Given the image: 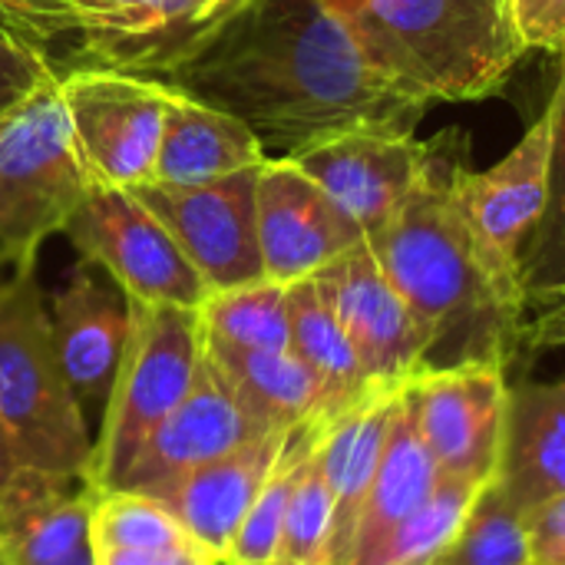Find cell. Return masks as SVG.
<instances>
[{
    "label": "cell",
    "instance_id": "cell-18",
    "mask_svg": "<svg viewBox=\"0 0 565 565\" xmlns=\"http://www.w3.org/2000/svg\"><path fill=\"white\" fill-rule=\"evenodd\" d=\"M295 430L258 434L225 457L179 477L175 483L159 490L156 500H162L182 520L192 540L222 565L232 536L238 533L248 507L255 503Z\"/></svg>",
    "mask_w": 565,
    "mask_h": 565
},
{
    "label": "cell",
    "instance_id": "cell-43",
    "mask_svg": "<svg viewBox=\"0 0 565 565\" xmlns=\"http://www.w3.org/2000/svg\"><path fill=\"white\" fill-rule=\"evenodd\" d=\"M66 3H70V0H66Z\"/></svg>",
    "mask_w": 565,
    "mask_h": 565
},
{
    "label": "cell",
    "instance_id": "cell-3",
    "mask_svg": "<svg viewBox=\"0 0 565 565\" xmlns=\"http://www.w3.org/2000/svg\"><path fill=\"white\" fill-rule=\"evenodd\" d=\"M374 66L424 106L503 89L523 56L507 0H328Z\"/></svg>",
    "mask_w": 565,
    "mask_h": 565
},
{
    "label": "cell",
    "instance_id": "cell-12",
    "mask_svg": "<svg viewBox=\"0 0 565 565\" xmlns=\"http://www.w3.org/2000/svg\"><path fill=\"white\" fill-rule=\"evenodd\" d=\"M440 146L411 129H348L288 156L308 172L367 235L384 228L430 172Z\"/></svg>",
    "mask_w": 565,
    "mask_h": 565
},
{
    "label": "cell",
    "instance_id": "cell-6",
    "mask_svg": "<svg viewBox=\"0 0 565 565\" xmlns=\"http://www.w3.org/2000/svg\"><path fill=\"white\" fill-rule=\"evenodd\" d=\"M202 361L199 308L129 298V334L99 414L86 483L113 490L152 430L182 404Z\"/></svg>",
    "mask_w": 565,
    "mask_h": 565
},
{
    "label": "cell",
    "instance_id": "cell-38",
    "mask_svg": "<svg viewBox=\"0 0 565 565\" xmlns=\"http://www.w3.org/2000/svg\"><path fill=\"white\" fill-rule=\"evenodd\" d=\"M96 565H218L195 550H93Z\"/></svg>",
    "mask_w": 565,
    "mask_h": 565
},
{
    "label": "cell",
    "instance_id": "cell-37",
    "mask_svg": "<svg viewBox=\"0 0 565 565\" xmlns=\"http://www.w3.org/2000/svg\"><path fill=\"white\" fill-rule=\"evenodd\" d=\"M565 338V285L530 301L523 311V344L546 348L563 344Z\"/></svg>",
    "mask_w": 565,
    "mask_h": 565
},
{
    "label": "cell",
    "instance_id": "cell-1",
    "mask_svg": "<svg viewBox=\"0 0 565 565\" xmlns=\"http://www.w3.org/2000/svg\"><path fill=\"white\" fill-rule=\"evenodd\" d=\"M166 83L242 119L268 159L328 136L411 129L427 106L397 89L328 0H252Z\"/></svg>",
    "mask_w": 565,
    "mask_h": 565
},
{
    "label": "cell",
    "instance_id": "cell-13",
    "mask_svg": "<svg viewBox=\"0 0 565 565\" xmlns=\"http://www.w3.org/2000/svg\"><path fill=\"white\" fill-rule=\"evenodd\" d=\"M374 387L397 391L427 364V331L377 265L367 242L315 275Z\"/></svg>",
    "mask_w": 565,
    "mask_h": 565
},
{
    "label": "cell",
    "instance_id": "cell-29",
    "mask_svg": "<svg viewBox=\"0 0 565 565\" xmlns=\"http://www.w3.org/2000/svg\"><path fill=\"white\" fill-rule=\"evenodd\" d=\"M93 550H195L205 553L182 520L156 497L136 490H99L89 516Z\"/></svg>",
    "mask_w": 565,
    "mask_h": 565
},
{
    "label": "cell",
    "instance_id": "cell-40",
    "mask_svg": "<svg viewBox=\"0 0 565 565\" xmlns=\"http://www.w3.org/2000/svg\"><path fill=\"white\" fill-rule=\"evenodd\" d=\"M13 467H17V460H13L10 444H7V437H3V430H0V487L7 483V477H10Z\"/></svg>",
    "mask_w": 565,
    "mask_h": 565
},
{
    "label": "cell",
    "instance_id": "cell-39",
    "mask_svg": "<svg viewBox=\"0 0 565 565\" xmlns=\"http://www.w3.org/2000/svg\"><path fill=\"white\" fill-rule=\"evenodd\" d=\"M46 565H96V556H93V546L86 543V546L73 550L70 556H63V559H56V563H46Z\"/></svg>",
    "mask_w": 565,
    "mask_h": 565
},
{
    "label": "cell",
    "instance_id": "cell-14",
    "mask_svg": "<svg viewBox=\"0 0 565 565\" xmlns=\"http://www.w3.org/2000/svg\"><path fill=\"white\" fill-rule=\"evenodd\" d=\"M255 228L265 278L295 285L364 242L361 225L291 159H265L255 182Z\"/></svg>",
    "mask_w": 565,
    "mask_h": 565
},
{
    "label": "cell",
    "instance_id": "cell-16",
    "mask_svg": "<svg viewBox=\"0 0 565 565\" xmlns=\"http://www.w3.org/2000/svg\"><path fill=\"white\" fill-rule=\"evenodd\" d=\"M268 434L262 430L248 411L238 404L212 358L202 344V361L195 371V381L182 404L152 430L146 447L136 454L132 467L113 490H136L156 497L179 477L225 457L228 450L248 444L252 437ZM275 434V430H271Z\"/></svg>",
    "mask_w": 565,
    "mask_h": 565
},
{
    "label": "cell",
    "instance_id": "cell-21",
    "mask_svg": "<svg viewBox=\"0 0 565 565\" xmlns=\"http://www.w3.org/2000/svg\"><path fill=\"white\" fill-rule=\"evenodd\" d=\"M401 391H377L341 414L318 444V460L331 490V536L324 565H348L358 523L391 434Z\"/></svg>",
    "mask_w": 565,
    "mask_h": 565
},
{
    "label": "cell",
    "instance_id": "cell-9",
    "mask_svg": "<svg viewBox=\"0 0 565 565\" xmlns=\"http://www.w3.org/2000/svg\"><path fill=\"white\" fill-rule=\"evenodd\" d=\"M252 0H70L89 66L169 79Z\"/></svg>",
    "mask_w": 565,
    "mask_h": 565
},
{
    "label": "cell",
    "instance_id": "cell-26",
    "mask_svg": "<svg viewBox=\"0 0 565 565\" xmlns=\"http://www.w3.org/2000/svg\"><path fill=\"white\" fill-rule=\"evenodd\" d=\"M199 321L209 338L235 348L291 351L288 285L271 278L228 291H209V298L199 305Z\"/></svg>",
    "mask_w": 565,
    "mask_h": 565
},
{
    "label": "cell",
    "instance_id": "cell-25",
    "mask_svg": "<svg viewBox=\"0 0 565 565\" xmlns=\"http://www.w3.org/2000/svg\"><path fill=\"white\" fill-rule=\"evenodd\" d=\"M288 321H291V351L324 384L338 414H348L371 394L384 391V387H374L371 377L364 374L341 321L328 308L315 278L288 285Z\"/></svg>",
    "mask_w": 565,
    "mask_h": 565
},
{
    "label": "cell",
    "instance_id": "cell-44",
    "mask_svg": "<svg viewBox=\"0 0 565 565\" xmlns=\"http://www.w3.org/2000/svg\"><path fill=\"white\" fill-rule=\"evenodd\" d=\"M0 565H3V563H0Z\"/></svg>",
    "mask_w": 565,
    "mask_h": 565
},
{
    "label": "cell",
    "instance_id": "cell-27",
    "mask_svg": "<svg viewBox=\"0 0 565 565\" xmlns=\"http://www.w3.org/2000/svg\"><path fill=\"white\" fill-rule=\"evenodd\" d=\"M550 116H553V146H550L546 209L520 252V285L526 305L565 285V53L559 83L550 99Z\"/></svg>",
    "mask_w": 565,
    "mask_h": 565
},
{
    "label": "cell",
    "instance_id": "cell-10",
    "mask_svg": "<svg viewBox=\"0 0 565 565\" xmlns=\"http://www.w3.org/2000/svg\"><path fill=\"white\" fill-rule=\"evenodd\" d=\"M404 397L440 477L473 487L497 480L510 401L503 367L460 364L420 371L404 384Z\"/></svg>",
    "mask_w": 565,
    "mask_h": 565
},
{
    "label": "cell",
    "instance_id": "cell-7",
    "mask_svg": "<svg viewBox=\"0 0 565 565\" xmlns=\"http://www.w3.org/2000/svg\"><path fill=\"white\" fill-rule=\"evenodd\" d=\"M60 96L76 152L99 185L142 189L152 182L172 86L106 66L60 73Z\"/></svg>",
    "mask_w": 565,
    "mask_h": 565
},
{
    "label": "cell",
    "instance_id": "cell-33",
    "mask_svg": "<svg viewBox=\"0 0 565 565\" xmlns=\"http://www.w3.org/2000/svg\"><path fill=\"white\" fill-rule=\"evenodd\" d=\"M0 33L50 50L60 36L76 33V20L66 0H0Z\"/></svg>",
    "mask_w": 565,
    "mask_h": 565
},
{
    "label": "cell",
    "instance_id": "cell-19",
    "mask_svg": "<svg viewBox=\"0 0 565 565\" xmlns=\"http://www.w3.org/2000/svg\"><path fill=\"white\" fill-rule=\"evenodd\" d=\"M96 487L33 467H13L0 487V563L46 565L89 543Z\"/></svg>",
    "mask_w": 565,
    "mask_h": 565
},
{
    "label": "cell",
    "instance_id": "cell-23",
    "mask_svg": "<svg viewBox=\"0 0 565 565\" xmlns=\"http://www.w3.org/2000/svg\"><path fill=\"white\" fill-rule=\"evenodd\" d=\"M265 159L262 142L242 119L172 86L152 182L205 185L232 172L255 169Z\"/></svg>",
    "mask_w": 565,
    "mask_h": 565
},
{
    "label": "cell",
    "instance_id": "cell-32",
    "mask_svg": "<svg viewBox=\"0 0 565 565\" xmlns=\"http://www.w3.org/2000/svg\"><path fill=\"white\" fill-rule=\"evenodd\" d=\"M328 536H331V490L315 447L295 480L275 565H324Z\"/></svg>",
    "mask_w": 565,
    "mask_h": 565
},
{
    "label": "cell",
    "instance_id": "cell-4",
    "mask_svg": "<svg viewBox=\"0 0 565 565\" xmlns=\"http://www.w3.org/2000/svg\"><path fill=\"white\" fill-rule=\"evenodd\" d=\"M0 430L17 467L86 480L93 437L60 367L33 268L0 288Z\"/></svg>",
    "mask_w": 565,
    "mask_h": 565
},
{
    "label": "cell",
    "instance_id": "cell-17",
    "mask_svg": "<svg viewBox=\"0 0 565 565\" xmlns=\"http://www.w3.org/2000/svg\"><path fill=\"white\" fill-rule=\"evenodd\" d=\"M553 116L550 106L526 129V136L487 172H467L457 166L454 192L457 205L477 235V242L503 268L520 275V252L546 209L550 182Z\"/></svg>",
    "mask_w": 565,
    "mask_h": 565
},
{
    "label": "cell",
    "instance_id": "cell-42",
    "mask_svg": "<svg viewBox=\"0 0 565 565\" xmlns=\"http://www.w3.org/2000/svg\"><path fill=\"white\" fill-rule=\"evenodd\" d=\"M563 344H565V338H563Z\"/></svg>",
    "mask_w": 565,
    "mask_h": 565
},
{
    "label": "cell",
    "instance_id": "cell-22",
    "mask_svg": "<svg viewBox=\"0 0 565 565\" xmlns=\"http://www.w3.org/2000/svg\"><path fill=\"white\" fill-rule=\"evenodd\" d=\"M205 354L262 430H295L305 424H334L341 414L324 384L295 351H252L215 341L202 331Z\"/></svg>",
    "mask_w": 565,
    "mask_h": 565
},
{
    "label": "cell",
    "instance_id": "cell-30",
    "mask_svg": "<svg viewBox=\"0 0 565 565\" xmlns=\"http://www.w3.org/2000/svg\"><path fill=\"white\" fill-rule=\"evenodd\" d=\"M487 487L440 477L437 490L387 536L371 565H430L457 536L470 507Z\"/></svg>",
    "mask_w": 565,
    "mask_h": 565
},
{
    "label": "cell",
    "instance_id": "cell-8",
    "mask_svg": "<svg viewBox=\"0 0 565 565\" xmlns=\"http://www.w3.org/2000/svg\"><path fill=\"white\" fill-rule=\"evenodd\" d=\"M63 235L79 258L99 265L132 301L199 308L209 298L205 281L169 228L132 189L93 182Z\"/></svg>",
    "mask_w": 565,
    "mask_h": 565
},
{
    "label": "cell",
    "instance_id": "cell-20",
    "mask_svg": "<svg viewBox=\"0 0 565 565\" xmlns=\"http://www.w3.org/2000/svg\"><path fill=\"white\" fill-rule=\"evenodd\" d=\"M497 490L530 513L565 493V377L553 384H516L507 401V430Z\"/></svg>",
    "mask_w": 565,
    "mask_h": 565
},
{
    "label": "cell",
    "instance_id": "cell-31",
    "mask_svg": "<svg viewBox=\"0 0 565 565\" xmlns=\"http://www.w3.org/2000/svg\"><path fill=\"white\" fill-rule=\"evenodd\" d=\"M430 565H530L526 513L490 483L470 507L457 536Z\"/></svg>",
    "mask_w": 565,
    "mask_h": 565
},
{
    "label": "cell",
    "instance_id": "cell-36",
    "mask_svg": "<svg viewBox=\"0 0 565 565\" xmlns=\"http://www.w3.org/2000/svg\"><path fill=\"white\" fill-rule=\"evenodd\" d=\"M530 565H565V493L526 513Z\"/></svg>",
    "mask_w": 565,
    "mask_h": 565
},
{
    "label": "cell",
    "instance_id": "cell-5",
    "mask_svg": "<svg viewBox=\"0 0 565 565\" xmlns=\"http://www.w3.org/2000/svg\"><path fill=\"white\" fill-rule=\"evenodd\" d=\"M89 185L56 73L0 113V265L10 275L33 268L40 245L66 228Z\"/></svg>",
    "mask_w": 565,
    "mask_h": 565
},
{
    "label": "cell",
    "instance_id": "cell-2",
    "mask_svg": "<svg viewBox=\"0 0 565 565\" xmlns=\"http://www.w3.org/2000/svg\"><path fill=\"white\" fill-rule=\"evenodd\" d=\"M457 166L437 152L397 215L364 242L427 331L424 371L460 364L507 371L523 344V285L470 232L454 192Z\"/></svg>",
    "mask_w": 565,
    "mask_h": 565
},
{
    "label": "cell",
    "instance_id": "cell-41",
    "mask_svg": "<svg viewBox=\"0 0 565 565\" xmlns=\"http://www.w3.org/2000/svg\"><path fill=\"white\" fill-rule=\"evenodd\" d=\"M7 278H10V271H7V268H3V265H0V288H3V285H7Z\"/></svg>",
    "mask_w": 565,
    "mask_h": 565
},
{
    "label": "cell",
    "instance_id": "cell-11",
    "mask_svg": "<svg viewBox=\"0 0 565 565\" xmlns=\"http://www.w3.org/2000/svg\"><path fill=\"white\" fill-rule=\"evenodd\" d=\"M258 169H242L205 185H159L132 189L142 205L169 228L179 252L199 271L209 291H228L265 278L258 228H255V182Z\"/></svg>",
    "mask_w": 565,
    "mask_h": 565
},
{
    "label": "cell",
    "instance_id": "cell-35",
    "mask_svg": "<svg viewBox=\"0 0 565 565\" xmlns=\"http://www.w3.org/2000/svg\"><path fill=\"white\" fill-rule=\"evenodd\" d=\"M50 76H56V70L46 60V50L26 46L0 33V113L23 99L40 83H46Z\"/></svg>",
    "mask_w": 565,
    "mask_h": 565
},
{
    "label": "cell",
    "instance_id": "cell-24",
    "mask_svg": "<svg viewBox=\"0 0 565 565\" xmlns=\"http://www.w3.org/2000/svg\"><path fill=\"white\" fill-rule=\"evenodd\" d=\"M440 470L417 430L414 411L404 397V387L397 394V411L391 420V434L358 523L354 550L348 565H371L377 550L387 543V536L437 490Z\"/></svg>",
    "mask_w": 565,
    "mask_h": 565
},
{
    "label": "cell",
    "instance_id": "cell-15",
    "mask_svg": "<svg viewBox=\"0 0 565 565\" xmlns=\"http://www.w3.org/2000/svg\"><path fill=\"white\" fill-rule=\"evenodd\" d=\"M53 348L83 414L106 407L129 334L126 291L93 262L79 258L46 305Z\"/></svg>",
    "mask_w": 565,
    "mask_h": 565
},
{
    "label": "cell",
    "instance_id": "cell-34",
    "mask_svg": "<svg viewBox=\"0 0 565 565\" xmlns=\"http://www.w3.org/2000/svg\"><path fill=\"white\" fill-rule=\"evenodd\" d=\"M507 17L523 53H565V0H507Z\"/></svg>",
    "mask_w": 565,
    "mask_h": 565
},
{
    "label": "cell",
    "instance_id": "cell-28",
    "mask_svg": "<svg viewBox=\"0 0 565 565\" xmlns=\"http://www.w3.org/2000/svg\"><path fill=\"white\" fill-rule=\"evenodd\" d=\"M328 427L331 424H305L288 437L285 454L278 457L275 470L268 473L265 487L258 490L255 503L248 507L238 533L232 536V543L222 556V565H275L278 543H281V526H285V510H288L295 480L301 473V463L321 444Z\"/></svg>",
    "mask_w": 565,
    "mask_h": 565
}]
</instances>
